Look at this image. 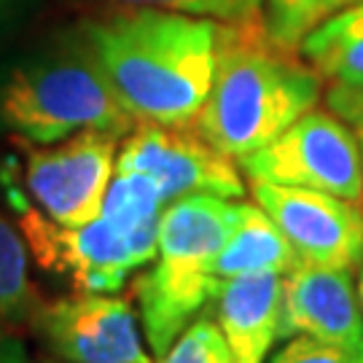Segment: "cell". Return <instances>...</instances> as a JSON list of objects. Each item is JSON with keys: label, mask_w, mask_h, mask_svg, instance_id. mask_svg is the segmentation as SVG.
<instances>
[{"label": "cell", "mask_w": 363, "mask_h": 363, "mask_svg": "<svg viewBox=\"0 0 363 363\" xmlns=\"http://www.w3.org/2000/svg\"><path fill=\"white\" fill-rule=\"evenodd\" d=\"M220 22L159 9H116L81 30L138 124L191 127L216 76Z\"/></svg>", "instance_id": "obj_1"}, {"label": "cell", "mask_w": 363, "mask_h": 363, "mask_svg": "<svg viewBox=\"0 0 363 363\" xmlns=\"http://www.w3.org/2000/svg\"><path fill=\"white\" fill-rule=\"evenodd\" d=\"M320 94L323 78L267 35L264 16L220 22L216 76L194 130L240 162L312 111Z\"/></svg>", "instance_id": "obj_2"}, {"label": "cell", "mask_w": 363, "mask_h": 363, "mask_svg": "<svg viewBox=\"0 0 363 363\" xmlns=\"http://www.w3.org/2000/svg\"><path fill=\"white\" fill-rule=\"evenodd\" d=\"M242 199L191 194L169 202L159 220L156 264L135 280L138 318L154 355L210 307L216 294L213 261L234 234Z\"/></svg>", "instance_id": "obj_3"}, {"label": "cell", "mask_w": 363, "mask_h": 363, "mask_svg": "<svg viewBox=\"0 0 363 363\" xmlns=\"http://www.w3.org/2000/svg\"><path fill=\"white\" fill-rule=\"evenodd\" d=\"M135 124L84 38L27 57L0 81V127L25 143L52 145L84 130L127 135Z\"/></svg>", "instance_id": "obj_4"}, {"label": "cell", "mask_w": 363, "mask_h": 363, "mask_svg": "<svg viewBox=\"0 0 363 363\" xmlns=\"http://www.w3.org/2000/svg\"><path fill=\"white\" fill-rule=\"evenodd\" d=\"M237 164L250 183L312 189L363 205L361 148L350 127L331 111L312 108Z\"/></svg>", "instance_id": "obj_5"}, {"label": "cell", "mask_w": 363, "mask_h": 363, "mask_svg": "<svg viewBox=\"0 0 363 363\" xmlns=\"http://www.w3.org/2000/svg\"><path fill=\"white\" fill-rule=\"evenodd\" d=\"M9 199L30 259L43 272L65 280L73 294H116L130 272L140 269L124 234L103 216L81 226H62L30 205L13 183H9Z\"/></svg>", "instance_id": "obj_6"}, {"label": "cell", "mask_w": 363, "mask_h": 363, "mask_svg": "<svg viewBox=\"0 0 363 363\" xmlns=\"http://www.w3.org/2000/svg\"><path fill=\"white\" fill-rule=\"evenodd\" d=\"M121 135L84 130L25 156L22 183L30 205L62 226L89 223L103 213L105 191L116 169Z\"/></svg>", "instance_id": "obj_7"}, {"label": "cell", "mask_w": 363, "mask_h": 363, "mask_svg": "<svg viewBox=\"0 0 363 363\" xmlns=\"http://www.w3.org/2000/svg\"><path fill=\"white\" fill-rule=\"evenodd\" d=\"M116 167L151 178L164 205L191 194L242 199L245 181L232 156L191 127L135 124L118 143Z\"/></svg>", "instance_id": "obj_8"}, {"label": "cell", "mask_w": 363, "mask_h": 363, "mask_svg": "<svg viewBox=\"0 0 363 363\" xmlns=\"http://www.w3.org/2000/svg\"><path fill=\"white\" fill-rule=\"evenodd\" d=\"M138 315L113 294H73L43 301L30 331L60 363H151Z\"/></svg>", "instance_id": "obj_9"}, {"label": "cell", "mask_w": 363, "mask_h": 363, "mask_svg": "<svg viewBox=\"0 0 363 363\" xmlns=\"http://www.w3.org/2000/svg\"><path fill=\"white\" fill-rule=\"evenodd\" d=\"M253 202L280 226L298 264L358 269L363 261V205L312 189L250 183Z\"/></svg>", "instance_id": "obj_10"}, {"label": "cell", "mask_w": 363, "mask_h": 363, "mask_svg": "<svg viewBox=\"0 0 363 363\" xmlns=\"http://www.w3.org/2000/svg\"><path fill=\"white\" fill-rule=\"evenodd\" d=\"M312 337L363 361V307L350 269L298 264L283 277L277 339Z\"/></svg>", "instance_id": "obj_11"}, {"label": "cell", "mask_w": 363, "mask_h": 363, "mask_svg": "<svg viewBox=\"0 0 363 363\" xmlns=\"http://www.w3.org/2000/svg\"><path fill=\"white\" fill-rule=\"evenodd\" d=\"M210 307L229 342L234 363H264L277 342L283 277L280 274H237L218 280Z\"/></svg>", "instance_id": "obj_12"}, {"label": "cell", "mask_w": 363, "mask_h": 363, "mask_svg": "<svg viewBox=\"0 0 363 363\" xmlns=\"http://www.w3.org/2000/svg\"><path fill=\"white\" fill-rule=\"evenodd\" d=\"M298 267L296 250L291 247L280 226L256 202H242L234 234L213 261L216 280L237 274H280L286 277Z\"/></svg>", "instance_id": "obj_13"}, {"label": "cell", "mask_w": 363, "mask_h": 363, "mask_svg": "<svg viewBox=\"0 0 363 363\" xmlns=\"http://www.w3.org/2000/svg\"><path fill=\"white\" fill-rule=\"evenodd\" d=\"M164 208L167 205L151 178L116 167L100 216L124 234L138 267H145L148 261H154L159 247V220Z\"/></svg>", "instance_id": "obj_14"}, {"label": "cell", "mask_w": 363, "mask_h": 363, "mask_svg": "<svg viewBox=\"0 0 363 363\" xmlns=\"http://www.w3.org/2000/svg\"><path fill=\"white\" fill-rule=\"evenodd\" d=\"M298 54L331 86H363V0L320 22Z\"/></svg>", "instance_id": "obj_15"}, {"label": "cell", "mask_w": 363, "mask_h": 363, "mask_svg": "<svg viewBox=\"0 0 363 363\" xmlns=\"http://www.w3.org/2000/svg\"><path fill=\"white\" fill-rule=\"evenodd\" d=\"M46 298L30 274V250L19 226L0 210V323L30 328Z\"/></svg>", "instance_id": "obj_16"}, {"label": "cell", "mask_w": 363, "mask_h": 363, "mask_svg": "<svg viewBox=\"0 0 363 363\" xmlns=\"http://www.w3.org/2000/svg\"><path fill=\"white\" fill-rule=\"evenodd\" d=\"M358 0H261L267 35L288 52H298L301 40L331 13Z\"/></svg>", "instance_id": "obj_17"}, {"label": "cell", "mask_w": 363, "mask_h": 363, "mask_svg": "<svg viewBox=\"0 0 363 363\" xmlns=\"http://www.w3.org/2000/svg\"><path fill=\"white\" fill-rule=\"evenodd\" d=\"M159 363H234V355L218 323L196 318L169 345V350L159 355Z\"/></svg>", "instance_id": "obj_18"}, {"label": "cell", "mask_w": 363, "mask_h": 363, "mask_svg": "<svg viewBox=\"0 0 363 363\" xmlns=\"http://www.w3.org/2000/svg\"><path fill=\"white\" fill-rule=\"evenodd\" d=\"M118 9H159V11L191 13L216 22H247L261 19V11L250 9L245 0H111Z\"/></svg>", "instance_id": "obj_19"}, {"label": "cell", "mask_w": 363, "mask_h": 363, "mask_svg": "<svg viewBox=\"0 0 363 363\" xmlns=\"http://www.w3.org/2000/svg\"><path fill=\"white\" fill-rule=\"evenodd\" d=\"M267 363H363L350 352L312 337H291Z\"/></svg>", "instance_id": "obj_20"}, {"label": "cell", "mask_w": 363, "mask_h": 363, "mask_svg": "<svg viewBox=\"0 0 363 363\" xmlns=\"http://www.w3.org/2000/svg\"><path fill=\"white\" fill-rule=\"evenodd\" d=\"M325 103H328V111L337 113L352 130L363 162V86H331L325 94Z\"/></svg>", "instance_id": "obj_21"}, {"label": "cell", "mask_w": 363, "mask_h": 363, "mask_svg": "<svg viewBox=\"0 0 363 363\" xmlns=\"http://www.w3.org/2000/svg\"><path fill=\"white\" fill-rule=\"evenodd\" d=\"M0 363H33L19 331L0 323Z\"/></svg>", "instance_id": "obj_22"}, {"label": "cell", "mask_w": 363, "mask_h": 363, "mask_svg": "<svg viewBox=\"0 0 363 363\" xmlns=\"http://www.w3.org/2000/svg\"><path fill=\"white\" fill-rule=\"evenodd\" d=\"M355 286H358V296H361V307H363V261H361V267H358V280H355Z\"/></svg>", "instance_id": "obj_23"}, {"label": "cell", "mask_w": 363, "mask_h": 363, "mask_svg": "<svg viewBox=\"0 0 363 363\" xmlns=\"http://www.w3.org/2000/svg\"><path fill=\"white\" fill-rule=\"evenodd\" d=\"M250 9H256V11H261V0H245Z\"/></svg>", "instance_id": "obj_24"}, {"label": "cell", "mask_w": 363, "mask_h": 363, "mask_svg": "<svg viewBox=\"0 0 363 363\" xmlns=\"http://www.w3.org/2000/svg\"><path fill=\"white\" fill-rule=\"evenodd\" d=\"M46 363H60V361H46Z\"/></svg>", "instance_id": "obj_25"}]
</instances>
